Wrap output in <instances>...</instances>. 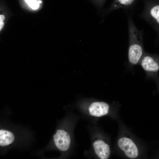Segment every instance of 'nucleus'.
Instances as JSON below:
<instances>
[{
    "mask_svg": "<svg viewBox=\"0 0 159 159\" xmlns=\"http://www.w3.org/2000/svg\"><path fill=\"white\" fill-rule=\"evenodd\" d=\"M127 22L129 35L128 59L132 65L139 64L145 52L143 42V30H140L136 27L132 16L128 15Z\"/></svg>",
    "mask_w": 159,
    "mask_h": 159,
    "instance_id": "nucleus-1",
    "label": "nucleus"
},
{
    "mask_svg": "<svg viewBox=\"0 0 159 159\" xmlns=\"http://www.w3.org/2000/svg\"><path fill=\"white\" fill-rule=\"evenodd\" d=\"M144 8L139 16L148 23L159 35V1L143 0Z\"/></svg>",
    "mask_w": 159,
    "mask_h": 159,
    "instance_id": "nucleus-2",
    "label": "nucleus"
},
{
    "mask_svg": "<svg viewBox=\"0 0 159 159\" xmlns=\"http://www.w3.org/2000/svg\"><path fill=\"white\" fill-rule=\"evenodd\" d=\"M139 64L145 72L147 77H156L159 70V58L157 54L145 52Z\"/></svg>",
    "mask_w": 159,
    "mask_h": 159,
    "instance_id": "nucleus-3",
    "label": "nucleus"
},
{
    "mask_svg": "<svg viewBox=\"0 0 159 159\" xmlns=\"http://www.w3.org/2000/svg\"><path fill=\"white\" fill-rule=\"evenodd\" d=\"M120 148L123 150L128 158L134 159L138 155V150L133 141L127 138H122L118 141Z\"/></svg>",
    "mask_w": 159,
    "mask_h": 159,
    "instance_id": "nucleus-4",
    "label": "nucleus"
},
{
    "mask_svg": "<svg viewBox=\"0 0 159 159\" xmlns=\"http://www.w3.org/2000/svg\"><path fill=\"white\" fill-rule=\"evenodd\" d=\"M53 137L55 144L58 149L63 151L68 150L70 145V138L67 132L63 130H58Z\"/></svg>",
    "mask_w": 159,
    "mask_h": 159,
    "instance_id": "nucleus-5",
    "label": "nucleus"
},
{
    "mask_svg": "<svg viewBox=\"0 0 159 159\" xmlns=\"http://www.w3.org/2000/svg\"><path fill=\"white\" fill-rule=\"evenodd\" d=\"M137 0H113L110 5L103 12L106 15L117 9H122L127 10L132 8L136 3Z\"/></svg>",
    "mask_w": 159,
    "mask_h": 159,
    "instance_id": "nucleus-6",
    "label": "nucleus"
},
{
    "mask_svg": "<svg viewBox=\"0 0 159 159\" xmlns=\"http://www.w3.org/2000/svg\"><path fill=\"white\" fill-rule=\"evenodd\" d=\"M109 109L108 104L103 102H95L90 105L89 111L93 116L100 117L107 114Z\"/></svg>",
    "mask_w": 159,
    "mask_h": 159,
    "instance_id": "nucleus-7",
    "label": "nucleus"
},
{
    "mask_svg": "<svg viewBox=\"0 0 159 159\" xmlns=\"http://www.w3.org/2000/svg\"><path fill=\"white\" fill-rule=\"evenodd\" d=\"M93 146L96 154L101 159H107L110 154L109 145L102 140L95 141Z\"/></svg>",
    "mask_w": 159,
    "mask_h": 159,
    "instance_id": "nucleus-8",
    "label": "nucleus"
},
{
    "mask_svg": "<svg viewBox=\"0 0 159 159\" xmlns=\"http://www.w3.org/2000/svg\"><path fill=\"white\" fill-rule=\"evenodd\" d=\"M14 139V134L9 131L0 130V146H6L12 143Z\"/></svg>",
    "mask_w": 159,
    "mask_h": 159,
    "instance_id": "nucleus-9",
    "label": "nucleus"
},
{
    "mask_svg": "<svg viewBox=\"0 0 159 159\" xmlns=\"http://www.w3.org/2000/svg\"><path fill=\"white\" fill-rule=\"evenodd\" d=\"M29 6L33 9H37L39 6V3L36 0H25Z\"/></svg>",
    "mask_w": 159,
    "mask_h": 159,
    "instance_id": "nucleus-10",
    "label": "nucleus"
},
{
    "mask_svg": "<svg viewBox=\"0 0 159 159\" xmlns=\"http://www.w3.org/2000/svg\"><path fill=\"white\" fill-rule=\"evenodd\" d=\"M106 0H91L92 2L98 8H102Z\"/></svg>",
    "mask_w": 159,
    "mask_h": 159,
    "instance_id": "nucleus-11",
    "label": "nucleus"
},
{
    "mask_svg": "<svg viewBox=\"0 0 159 159\" xmlns=\"http://www.w3.org/2000/svg\"><path fill=\"white\" fill-rule=\"evenodd\" d=\"M4 25V22L3 21H0V31L3 28Z\"/></svg>",
    "mask_w": 159,
    "mask_h": 159,
    "instance_id": "nucleus-12",
    "label": "nucleus"
},
{
    "mask_svg": "<svg viewBox=\"0 0 159 159\" xmlns=\"http://www.w3.org/2000/svg\"><path fill=\"white\" fill-rule=\"evenodd\" d=\"M5 19V16L4 15H0V21H3Z\"/></svg>",
    "mask_w": 159,
    "mask_h": 159,
    "instance_id": "nucleus-13",
    "label": "nucleus"
}]
</instances>
